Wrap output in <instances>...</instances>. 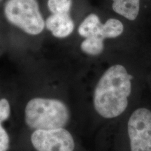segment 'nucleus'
<instances>
[{"mask_svg": "<svg viewBox=\"0 0 151 151\" xmlns=\"http://www.w3.org/2000/svg\"><path fill=\"white\" fill-rule=\"evenodd\" d=\"M47 6L52 14H69L72 0H48Z\"/></svg>", "mask_w": 151, "mask_h": 151, "instance_id": "nucleus-11", "label": "nucleus"}, {"mask_svg": "<svg viewBox=\"0 0 151 151\" xmlns=\"http://www.w3.org/2000/svg\"><path fill=\"white\" fill-rule=\"evenodd\" d=\"M4 14L9 23L27 35H38L44 29L45 21L37 0H7Z\"/></svg>", "mask_w": 151, "mask_h": 151, "instance_id": "nucleus-3", "label": "nucleus"}, {"mask_svg": "<svg viewBox=\"0 0 151 151\" xmlns=\"http://www.w3.org/2000/svg\"><path fill=\"white\" fill-rule=\"evenodd\" d=\"M132 78L121 65H112L105 71L93 94L94 108L100 116L113 119L125 111L132 92Z\"/></svg>", "mask_w": 151, "mask_h": 151, "instance_id": "nucleus-1", "label": "nucleus"}, {"mask_svg": "<svg viewBox=\"0 0 151 151\" xmlns=\"http://www.w3.org/2000/svg\"><path fill=\"white\" fill-rule=\"evenodd\" d=\"M74 22L69 14L50 15L45 21V27L53 37L63 39L72 34Z\"/></svg>", "mask_w": 151, "mask_h": 151, "instance_id": "nucleus-6", "label": "nucleus"}, {"mask_svg": "<svg viewBox=\"0 0 151 151\" xmlns=\"http://www.w3.org/2000/svg\"><path fill=\"white\" fill-rule=\"evenodd\" d=\"M124 25L121 21L115 18H110L102 24L101 33L104 39H114L123 33Z\"/></svg>", "mask_w": 151, "mask_h": 151, "instance_id": "nucleus-10", "label": "nucleus"}, {"mask_svg": "<svg viewBox=\"0 0 151 151\" xmlns=\"http://www.w3.org/2000/svg\"><path fill=\"white\" fill-rule=\"evenodd\" d=\"M113 10L129 20L137 19L140 10V0H112Z\"/></svg>", "mask_w": 151, "mask_h": 151, "instance_id": "nucleus-7", "label": "nucleus"}, {"mask_svg": "<svg viewBox=\"0 0 151 151\" xmlns=\"http://www.w3.org/2000/svg\"><path fill=\"white\" fill-rule=\"evenodd\" d=\"M70 118L67 106L61 100L36 97L29 100L24 109V120L33 129L64 128Z\"/></svg>", "mask_w": 151, "mask_h": 151, "instance_id": "nucleus-2", "label": "nucleus"}, {"mask_svg": "<svg viewBox=\"0 0 151 151\" xmlns=\"http://www.w3.org/2000/svg\"><path fill=\"white\" fill-rule=\"evenodd\" d=\"M11 106L9 101L5 98L0 99V122H4L9 118Z\"/></svg>", "mask_w": 151, "mask_h": 151, "instance_id": "nucleus-12", "label": "nucleus"}, {"mask_svg": "<svg viewBox=\"0 0 151 151\" xmlns=\"http://www.w3.org/2000/svg\"><path fill=\"white\" fill-rule=\"evenodd\" d=\"M31 142L37 151H73L75 148L72 135L65 128L36 129Z\"/></svg>", "mask_w": 151, "mask_h": 151, "instance_id": "nucleus-5", "label": "nucleus"}, {"mask_svg": "<svg viewBox=\"0 0 151 151\" xmlns=\"http://www.w3.org/2000/svg\"><path fill=\"white\" fill-rule=\"evenodd\" d=\"M81 49L84 53L89 55H99L104 49V39L96 36L86 38L81 43Z\"/></svg>", "mask_w": 151, "mask_h": 151, "instance_id": "nucleus-9", "label": "nucleus"}, {"mask_svg": "<svg viewBox=\"0 0 151 151\" xmlns=\"http://www.w3.org/2000/svg\"><path fill=\"white\" fill-rule=\"evenodd\" d=\"M9 136L0 122V151H7L9 148Z\"/></svg>", "mask_w": 151, "mask_h": 151, "instance_id": "nucleus-13", "label": "nucleus"}, {"mask_svg": "<svg viewBox=\"0 0 151 151\" xmlns=\"http://www.w3.org/2000/svg\"><path fill=\"white\" fill-rule=\"evenodd\" d=\"M101 25L102 24L97 15L91 14L88 15L81 22L78 27V32L81 37L85 39L92 36L98 37L101 31Z\"/></svg>", "mask_w": 151, "mask_h": 151, "instance_id": "nucleus-8", "label": "nucleus"}, {"mask_svg": "<svg viewBox=\"0 0 151 151\" xmlns=\"http://www.w3.org/2000/svg\"><path fill=\"white\" fill-rule=\"evenodd\" d=\"M127 132L131 151H151V111L136 109L128 120Z\"/></svg>", "mask_w": 151, "mask_h": 151, "instance_id": "nucleus-4", "label": "nucleus"}]
</instances>
